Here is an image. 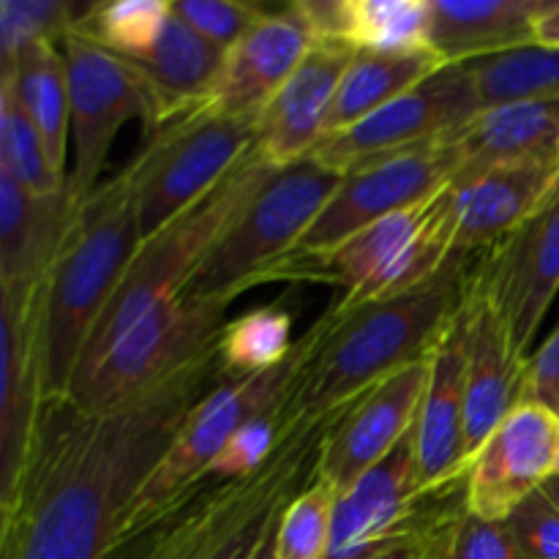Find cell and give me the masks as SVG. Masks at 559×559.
I'll list each match as a JSON object with an SVG mask.
<instances>
[{
	"label": "cell",
	"instance_id": "1",
	"mask_svg": "<svg viewBox=\"0 0 559 559\" xmlns=\"http://www.w3.org/2000/svg\"><path fill=\"white\" fill-rule=\"evenodd\" d=\"M222 380L216 342L112 409L47 399L25 473L0 508V559H112L142 484Z\"/></svg>",
	"mask_w": 559,
	"mask_h": 559
},
{
	"label": "cell",
	"instance_id": "2",
	"mask_svg": "<svg viewBox=\"0 0 559 559\" xmlns=\"http://www.w3.org/2000/svg\"><path fill=\"white\" fill-rule=\"evenodd\" d=\"M475 260L453 254L435 278L409 293L347 311L328 309L317 320V342L298 380L278 404V442L328 429L388 377L435 358L462 314Z\"/></svg>",
	"mask_w": 559,
	"mask_h": 559
},
{
	"label": "cell",
	"instance_id": "3",
	"mask_svg": "<svg viewBox=\"0 0 559 559\" xmlns=\"http://www.w3.org/2000/svg\"><path fill=\"white\" fill-rule=\"evenodd\" d=\"M134 162L98 186L74 211L44 287V377L47 399H60L74 380L87 338L112 300L142 243Z\"/></svg>",
	"mask_w": 559,
	"mask_h": 559
},
{
	"label": "cell",
	"instance_id": "4",
	"mask_svg": "<svg viewBox=\"0 0 559 559\" xmlns=\"http://www.w3.org/2000/svg\"><path fill=\"white\" fill-rule=\"evenodd\" d=\"M273 169L276 167H271L254 147L211 194L142 238L96 331L82 349L74 380L91 371L142 317L175 300L189 287L213 246L267 183Z\"/></svg>",
	"mask_w": 559,
	"mask_h": 559
},
{
	"label": "cell",
	"instance_id": "5",
	"mask_svg": "<svg viewBox=\"0 0 559 559\" xmlns=\"http://www.w3.org/2000/svg\"><path fill=\"white\" fill-rule=\"evenodd\" d=\"M342 180V173L314 156L273 169L180 295L238 298L254 284L276 282L282 262L298 251Z\"/></svg>",
	"mask_w": 559,
	"mask_h": 559
},
{
	"label": "cell",
	"instance_id": "6",
	"mask_svg": "<svg viewBox=\"0 0 559 559\" xmlns=\"http://www.w3.org/2000/svg\"><path fill=\"white\" fill-rule=\"evenodd\" d=\"M317 342V322L298 338L293 355L282 366L271 371H260L243 380H222L189 415L183 426L169 442L164 456L147 475L140 495L131 502L126 533H134L142 524L153 522L164 508L194 489L200 480L207 478V469L216 462L229 440L243 429L249 420L273 413L284 396L289 393L293 382L298 380L306 358Z\"/></svg>",
	"mask_w": 559,
	"mask_h": 559
},
{
	"label": "cell",
	"instance_id": "7",
	"mask_svg": "<svg viewBox=\"0 0 559 559\" xmlns=\"http://www.w3.org/2000/svg\"><path fill=\"white\" fill-rule=\"evenodd\" d=\"M328 429L289 435L278 442L271 462L243 480L205 478L153 522L126 535L112 559H211L240 519L271 491L298 475L314 473Z\"/></svg>",
	"mask_w": 559,
	"mask_h": 559
},
{
	"label": "cell",
	"instance_id": "8",
	"mask_svg": "<svg viewBox=\"0 0 559 559\" xmlns=\"http://www.w3.org/2000/svg\"><path fill=\"white\" fill-rule=\"evenodd\" d=\"M260 140V118L194 109L162 126L134 158L142 235L211 194Z\"/></svg>",
	"mask_w": 559,
	"mask_h": 559
},
{
	"label": "cell",
	"instance_id": "9",
	"mask_svg": "<svg viewBox=\"0 0 559 559\" xmlns=\"http://www.w3.org/2000/svg\"><path fill=\"white\" fill-rule=\"evenodd\" d=\"M233 300L229 295H178L158 306L123 333L91 371L76 377L63 399L87 413H102L129 402L131 396L207 353L222 338Z\"/></svg>",
	"mask_w": 559,
	"mask_h": 559
},
{
	"label": "cell",
	"instance_id": "10",
	"mask_svg": "<svg viewBox=\"0 0 559 559\" xmlns=\"http://www.w3.org/2000/svg\"><path fill=\"white\" fill-rule=\"evenodd\" d=\"M71 91V140L74 164L69 169V200L74 211L98 189L109 147L129 120H142L145 134H156L151 93L123 58L82 33L63 38Z\"/></svg>",
	"mask_w": 559,
	"mask_h": 559
},
{
	"label": "cell",
	"instance_id": "11",
	"mask_svg": "<svg viewBox=\"0 0 559 559\" xmlns=\"http://www.w3.org/2000/svg\"><path fill=\"white\" fill-rule=\"evenodd\" d=\"M484 109L469 63H445L380 112L369 115L342 134L322 140L311 156L347 175L377 158L445 140Z\"/></svg>",
	"mask_w": 559,
	"mask_h": 559
},
{
	"label": "cell",
	"instance_id": "12",
	"mask_svg": "<svg viewBox=\"0 0 559 559\" xmlns=\"http://www.w3.org/2000/svg\"><path fill=\"white\" fill-rule=\"evenodd\" d=\"M459 162L445 140L429 142V145L413 147V151L396 153V156L377 158L344 175L342 186L314 227L300 240L295 257L331 254L353 235L364 233L371 224L393 216L399 211L420 205L440 194L442 189L456 180Z\"/></svg>",
	"mask_w": 559,
	"mask_h": 559
},
{
	"label": "cell",
	"instance_id": "13",
	"mask_svg": "<svg viewBox=\"0 0 559 559\" xmlns=\"http://www.w3.org/2000/svg\"><path fill=\"white\" fill-rule=\"evenodd\" d=\"M475 276L500 309L524 358L559 293V180L516 233L475 260Z\"/></svg>",
	"mask_w": 559,
	"mask_h": 559
},
{
	"label": "cell",
	"instance_id": "14",
	"mask_svg": "<svg viewBox=\"0 0 559 559\" xmlns=\"http://www.w3.org/2000/svg\"><path fill=\"white\" fill-rule=\"evenodd\" d=\"M429 377L431 358L418 360L349 404L322 437L317 478L328 480L342 495L360 475L391 456L413 431Z\"/></svg>",
	"mask_w": 559,
	"mask_h": 559
},
{
	"label": "cell",
	"instance_id": "15",
	"mask_svg": "<svg viewBox=\"0 0 559 559\" xmlns=\"http://www.w3.org/2000/svg\"><path fill=\"white\" fill-rule=\"evenodd\" d=\"M559 415L522 402L484 442L467 469V511L486 522H506L530 495L557 473Z\"/></svg>",
	"mask_w": 559,
	"mask_h": 559
},
{
	"label": "cell",
	"instance_id": "16",
	"mask_svg": "<svg viewBox=\"0 0 559 559\" xmlns=\"http://www.w3.org/2000/svg\"><path fill=\"white\" fill-rule=\"evenodd\" d=\"M44 287L27 298H0L3 382H0V508L9 506L25 473L44 404Z\"/></svg>",
	"mask_w": 559,
	"mask_h": 559
},
{
	"label": "cell",
	"instance_id": "17",
	"mask_svg": "<svg viewBox=\"0 0 559 559\" xmlns=\"http://www.w3.org/2000/svg\"><path fill=\"white\" fill-rule=\"evenodd\" d=\"M464 344H467V456L473 462L497 426L522 404L527 358L513 344L500 309L473 267L467 304H464Z\"/></svg>",
	"mask_w": 559,
	"mask_h": 559
},
{
	"label": "cell",
	"instance_id": "18",
	"mask_svg": "<svg viewBox=\"0 0 559 559\" xmlns=\"http://www.w3.org/2000/svg\"><path fill=\"white\" fill-rule=\"evenodd\" d=\"M314 47V33L295 3L276 11L265 9L262 20L224 55L222 74L205 109L260 118Z\"/></svg>",
	"mask_w": 559,
	"mask_h": 559
},
{
	"label": "cell",
	"instance_id": "19",
	"mask_svg": "<svg viewBox=\"0 0 559 559\" xmlns=\"http://www.w3.org/2000/svg\"><path fill=\"white\" fill-rule=\"evenodd\" d=\"M464 382H467V344H464L462 309L431 358L429 388L413 426L420 495L456 484L469 469Z\"/></svg>",
	"mask_w": 559,
	"mask_h": 559
},
{
	"label": "cell",
	"instance_id": "20",
	"mask_svg": "<svg viewBox=\"0 0 559 559\" xmlns=\"http://www.w3.org/2000/svg\"><path fill=\"white\" fill-rule=\"evenodd\" d=\"M418 500V464L409 431L391 456L382 459L338 495L328 559H360L377 546L407 533Z\"/></svg>",
	"mask_w": 559,
	"mask_h": 559
},
{
	"label": "cell",
	"instance_id": "21",
	"mask_svg": "<svg viewBox=\"0 0 559 559\" xmlns=\"http://www.w3.org/2000/svg\"><path fill=\"white\" fill-rule=\"evenodd\" d=\"M559 180V158L506 164L451 183L456 202L453 254L475 260L516 233Z\"/></svg>",
	"mask_w": 559,
	"mask_h": 559
},
{
	"label": "cell",
	"instance_id": "22",
	"mask_svg": "<svg viewBox=\"0 0 559 559\" xmlns=\"http://www.w3.org/2000/svg\"><path fill=\"white\" fill-rule=\"evenodd\" d=\"M353 52L355 49L344 44H317L287 85L262 109L257 153L271 167H287L317 151Z\"/></svg>",
	"mask_w": 559,
	"mask_h": 559
},
{
	"label": "cell",
	"instance_id": "23",
	"mask_svg": "<svg viewBox=\"0 0 559 559\" xmlns=\"http://www.w3.org/2000/svg\"><path fill=\"white\" fill-rule=\"evenodd\" d=\"M71 218L69 189L33 197L0 173V298H27L47 282Z\"/></svg>",
	"mask_w": 559,
	"mask_h": 559
},
{
	"label": "cell",
	"instance_id": "24",
	"mask_svg": "<svg viewBox=\"0 0 559 559\" xmlns=\"http://www.w3.org/2000/svg\"><path fill=\"white\" fill-rule=\"evenodd\" d=\"M445 142L459 162L456 180L478 178L506 164L559 158V98L486 107Z\"/></svg>",
	"mask_w": 559,
	"mask_h": 559
},
{
	"label": "cell",
	"instance_id": "25",
	"mask_svg": "<svg viewBox=\"0 0 559 559\" xmlns=\"http://www.w3.org/2000/svg\"><path fill=\"white\" fill-rule=\"evenodd\" d=\"M559 0H429V44L445 63L535 47L538 22Z\"/></svg>",
	"mask_w": 559,
	"mask_h": 559
},
{
	"label": "cell",
	"instance_id": "26",
	"mask_svg": "<svg viewBox=\"0 0 559 559\" xmlns=\"http://www.w3.org/2000/svg\"><path fill=\"white\" fill-rule=\"evenodd\" d=\"M224 49L191 31L173 11L162 38L147 55L126 60L151 93L156 131L194 109L207 107L224 66Z\"/></svg>",
	"mask_w": 559,
	"mask_h": 559
},
{
	"label": "cell",
	"instance_id": "27",
	"mask_svg": "<svg viewBox=\"0 0 559 559\" xmlns=\"http://www.w3.org/2000/svg\"><path fill=\"white\" fill-rule=\"evenodd\" d=\"M445 60L435 49H418V52H353L342 82H338L336 98L325 120V136H336L353 129L369 115L380 112L399 96L418 87L440 71Z\"/></svg>",
	"mask_w": 559,
	"mask_h": 559
},
{
	"label": "cell",
	"instance_id": "28",
	"mask_svg": "<svg viewBox=\"0 0 559 559\" xmlns=\"http://www.w3.org/2000/svg\"><path fill=\"white\" fill-rule=\"evenodd\" d=\"M0 82L14 91L16 104L41 136L52 167L69 178L66 147L71 134V91L63 44H38L27 49L14 69L0 74Z\"/></svg>",
	"mask_w": 559,
	"mask_h": 559
},
{
	"label": "cell",
	"instance_id": "29",
	"mask_svg": "<svg viewBox=\"0 0 559 559\" xmlns=\"http://www.w3.org/2000/svg\"><path fill=\"white\" fill-rule=\"evenodd\" d=\"M342 44L355 52L431 49L429 0H342Z\"/></svg>",
	"mask_w": 559,
	"mask_h": 559
},
{
	"label": "cell",
	"instance_id": "30",
	"mask_svg": "<svg viewBox=\"0 0 559 559\" xmlns=\"http://www.w3.org/2000/svg\"><path fill=\"white\" fill-rule=\"evenodd\" d=\"M293 314L284 306H262L227 322L218 338L224 380H243L282 366L293 355Z\"/></svg>",
	"mask_w": 559,
	"mask_h": 559
},
{
	"label": "cell",
	"instance_id": "31",
	"mask_svg": "<svg viewBox=\"0 0 559 559\" xmlns=\"http://www.w3.org/2000/svg\"><path fill=\"white\" fill-rule=\"evenodd\" d=\"M484 107L530 98H559V49L522 47L469 60Z\"/></svg>",
	"mask_w": 559,
	"mask_h": 559
},
{
	"label": "cell",
	"instance_id": "32",
	"mask_svg": "<svg viewBox=\"0 0 559 559\" xmlns=\"http://www.w3.org/2000/svg\"><path fill=\"white\" fill-rule=\"evenodd\" d=\"M173 3L167 0H112L91 3L76 33L93 38L123 60H136L151 52L162 38Z\"/></svg>",
	"mask_w": 559,
	"mask_h": 559
},
{
	"label": "cell",
	"instance_id": "33",
	"mask_svg": "<svg viewBox=\"0 0 559 559\" xmlns=\"http://www.w3.org/2000/svg\"><path fill=\"white\" fill-rule=\"evenodd\" d=\"M87 11L91 3L74 0H0V74L38 44H63Z\"/></svg>",
	"mask_w": 559,
	"mask_h": 559
},
{
	"label": "cell",
	"instance_id": "34",
	"mask_svg": "<svg viewBox=\"0 0 559 559\" xmlns=\"http://www.w3.org/2000/svg\"><path fill=\"white\" fill-rule=\"evenodd\" d=\"M0 173L14 178L33 197H55L69 189V178L52 167L41 136L5 82H0Z\"/></svg>",
	"mask_w": 559,
	"mask_h": 559
},
{
	"label": "cell",
	"instance_id": "35",
	"mask_svg": "<svg viewBox=\"0 0 559 559\" xmlns=\"http://www.w3.org/2000/svg\"><path fill=\"white\" fill-rule=\"evenodd\" d=\"M338 491L311 475L309 484L284 506L273 530V559H328Z\"/></svg>",
	"mask_w": 559,
	"mask_h": 559
},
{
	"label": "cell",
	"instance_id": "36",
	"mask_svg": "<svg viewBox=\"0 0 559 559\" xmlns=\"http://www.w3.org/2000/svg\"><path fill=\"white\" fill-rule=\"evenodd\" d=\"M431 559H516L502 522L473 516L467 506L453 508L431 533Z\"/></svg>",
	"mask_w": 559,
	"mask_h": 559
},
{
	"label": "cell",
	"instance_id": "37",
	"mask_svg": "<svg viewBox=\"0 0 559 559\" xmlns=\"http://www.w3.org/2000/svg\"><path fill=\"white\" fill-rule=\"evenodd\" d=\"M464 502H467V475L456 484L445 486V489L420 495L407 533L377 546L374 551L360 559H431V533H435L437 522Z\"/></svg>",
	"mask_w": 559,
	"mask_h": 559
},
{
	"label": "cell",
	"instance_id": "38",
	"mask_svg": "<svg viewBox=\"0 0 559 559\" xmlns=\"http://www.w3.org/2000/svg\"><path fill=\"white\" fill-rule=\"evenodd\" d=\"M173 11L218 49H233L257 22L265 9L260 3H233V0H178Z\"/></svg>",
	"mask_w": 559,
	"mask_h": 559
},
{
	"label": "cell",
	"instance_id": "39",
	"mask_svg": "<svg viewBox=\"0 0 559 559\" xmlns=\"http://www.w3.org/2000/svg\"><path fill=\"white\" fill-rule=\"evenodd\" d=\"M278 409L273 413L260 415V418L249 420L233 440L224 445V451L218 453L216 462L207 469V478H216L229 484V480H243L251 478L254 473H260L267 462H271L273 453L278 451Z\"/></svg>",
	"mask_w": 559,
	"mask_h": 559
},
{
	"label": "cell",
	"instance_id": "40",
	"mask_svg": "<svg viewBox=\"0 0 559 559\" xmlns=\"http://www.w3.org/2000/svg\"><path fill=\"white\" fill-rule=\"evenodd\" d=\"M502 524L516 559H559V508L544 491L530 495Z\"/></svg>",
	"mask_w": 559,
	"mask_h": 559
},
{
	"label": "cell",
	"instance_id": "41",
	"mask_svg": "<svg viewBox=\"0 0 559 559\" xmlns=\"http://www.w3.org/2000/svg\"><path fill=\"white\" fill-rule=\"evenodd\" d=\"M311 475L314 473H306V475H298V478L287 480V484L278 486L276 491H271L260 506L251 508V511L240 519L238 527H235L233 533L222 540V546L213 551L211 559H254L257 551H260L262 544L267 540V535H271L273 527H276L284 506H287V502L293 500L306 484H309Z\"/></svg>",
	"mask_w": 559,
	"mask_h": 559
},
{
	"label": "cell",
	"instance_id": "42",
	"mask_svg": "<svg viewBox=\"0 0 559 559\" xmlns=\"http://www.w3.org/2000/svg\"><path fill=\"white\" fill-rule=\"evenodd\" d=\"M522 402L544 404L559 415V325L544 347L527 358Z\"/></svg>",
	"mask_w": 559,
	"mask_h": 559
},
{
	"label": "cell",
	"instance_id": "43",
	"mask_svg": "<svg viewBox=\"0 0 559 559\" xmlns=\"http://www.w3.org/2000/svg\"><path fill=\"white\" fill-rule=\"evenodd\" d=\"M535 38H538V47L559 49V3L538 22V33H535Z\"/></svg>",
	"mask_w": 559,
	"mask_h": 559
},
{
	"label": "cell",
	"instance_id": "44",
	"mask_svg": "<svg viewBox=\"0 0 559 559\" xmlns=\"http://www.w3.org/2000/svg\"><path fill=\"white\" fill-rule=\"evenodd\" d=\"M540 491H544V495L549 497V500L555 502V506L559 508V473H557V475H551V478L546 480L544 486H540Z\"/></svg>",
	"mask_w": 559,
	"mask_h": 559
},
{
	"label": "cell",
	"instance_id": "45",
	"mask_svg": "<svg viewBox=\"0 0 559 559\" xmlns=\"http://www.w3.org/2000/svg\"><path fill=\"white\" fill-rule=\"evenodd\" d=\"M273 530H276V527H273ZM254 559H273V533L267 535V540H265V544H262V549L257 551Z\"/></svg>",
	"mask_w": 559,
	"mask_h": 559
},
{
	"label": "cell",
	"instance_id": "46",
	"mask_svg": "<svg viewBox=\"0 0 559 559\" xmlns=\"http://www.w3.org/2000/svg\"><path fill=\"white\" fill-rule=\"evenodd\" d=\"M557 473H559V464H557ZM557 473H555V475H557Z\"/></svg>",
	"mask_w": 559,
	"mask_h": 559
}]
</instances>
